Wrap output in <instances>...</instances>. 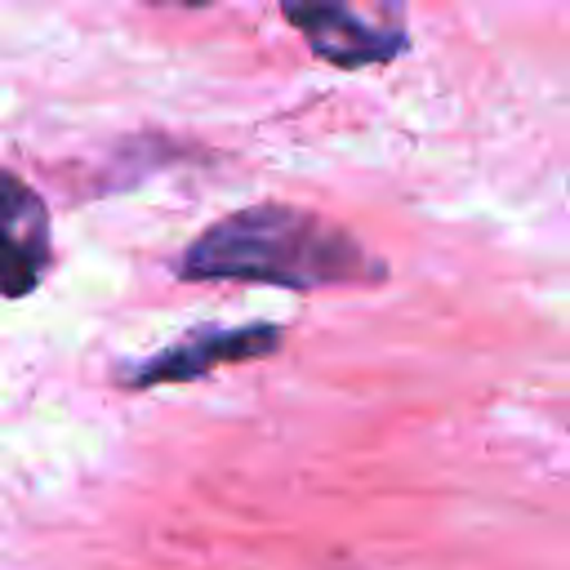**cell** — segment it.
Masks as SVG:
<instances>
[{"label":"cell","mask_w":570,"mask_h":570,"mask_svg":"<svg viewBox=\"0 0 570 570\" xmlns=\"http://www.w3.org/2000/svg\"><path fill=\"white\" fill-rule=\"evenodd\" d=\"M183 281H245L281 289H334V285H379L383 258H374L347 227L263 200L209 223L178 258Z\"/></svg>","instance_id":"1"},{"label":"cell","mask_w":570,"mask_h":570,"mask_svg":"<svg viewBox=\"0 0 570 570\" xmlns=\"http://www.w3.org/2000/svg\"><path fill=\"white\" fill-rule=\"evenodd\" d=\"M285 22L307 40V49L321 62H334L343 71L392 62L405 49V27H379L361 18L347 0H276Z\"/></svg>","instance_id":"2"},{"label":"cell","mask_w":570,"mask_h":570,"mask_svg":"<svg viewBox=\"0 0 570 570\" xmlns=\"http://www.w3.org/2000/svg\"><path fill=\"white\" fill-rule=\"evenodd\" d=\"M281 347V325H200L191 334H183L174 347L125 365L120 379L129 387H156V383H191L205 379L218 365H236V361H254Z\"/></svg>","instance_id":"3"},{"label":"cell","mask_w":570,"mask_h":570,"mask_svg":"<svg viewBox=\"0 0 570 570\" xmlns=\"http://www.w3.org/2000/svg\"><path fill=\"white\" fill-rule=\"evenodd\" d=\"M53 263L49 209L31 183L0 169V294L27 298Z\"/></svg>","instance_id":"4"},{"label":"cell","mask_w":570,"mask_h":570,"mask_svg":"<svg viewBox=\"0 0 570 570\" xmlns=\"http://www.w3.org/2000/svg\"><path fill=\"white\" fill-rule=\"evenodd\" d=\"M151 4H169V9H200L209 0H151Z\"/></svg>","instance_id":"5"}]
</instances>
